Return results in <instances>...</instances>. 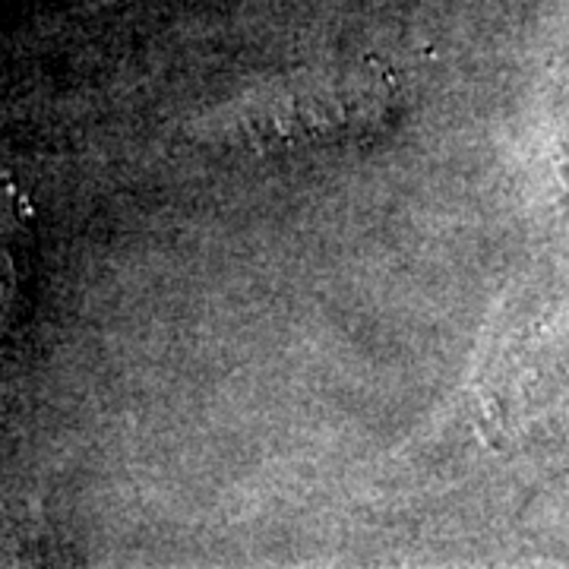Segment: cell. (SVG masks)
I'll return each mask as SVG.
<instances>
[{"mask_svg":"<svg viewBox=\"0 0 569 569\" xmlns=\"http://www.w3.org/2000/svg\"><path fill=\"white\" fill-rule=\"evenodd\" d=\"M392 104L387 70H310L241 104L234 123L253 146H326L383 130Z\"/></svg>","mask_w":569,"mask_h":569,"instance_id":"cell-1","label":"cell"}]
</instances>
